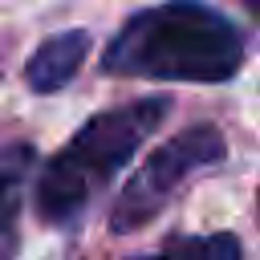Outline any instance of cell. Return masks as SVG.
I'll list each match as a JSON object with an SVG mask.
<instances>
[{
    "mask_svg": "<svg viewBox=\"0 0 260 260\" xmlns=\"http://www.w3.org/2000/svg\"><path fill=\"white\" fill-rule=\"evenodd\" d=\"M248 57L244 32L203 0H167L134 12L102 53V69L154 81H228Z\"/></svg>",
    "mask_w": 260,
    "mask_h": 260,
    "instance_id": "6da1fadb",
    "label": "cell"
},
{
    "mask_svg": "<svg viewBox=\"0 0 260 260\" xmlns=\"http://www.w3.org/2000/svg\"><path fill=\"white\" fill-rule=\"evenodd\" d=\"M171 98H138L114 110L93 114L41 171L37 179V215L49 228H73L89 203L110 187V179L134 158V150L162 126Z\"/></svg>",
    "mask_w": 260,
    "mask_h": 260,
    "instance_id": "7a4b0ae2",
    "label": "cell"
},
{
    "mask_svg": "<svg viewBox=\"0 0 260 260\" xmlns=\"http://www.w3.org/2000/svg\"><path fill=\"white\" fill-rule=\"evenodd\" d=\"M228 154V142L215 126L199 122V126H187L179 130L175 138H167L134 175L130 183L118 191L114 207H110V232L118 236H130L138 228H146L171 199L175 191L195 175V171H207L215 162H223Z\"/></svg>",
    "mask_w": 260,
    "mask_h": 260,
    "instance_id": "3957f363",
    "label": "cell"
},
{
    "mask_svg": "<svg viewBox=\"0 0 260 260\" xmlns=\"http://www.w3.org/2000/svg\"><path fill=\"white\" fill-rule=\"evenodd\" d=\"M85 53H89V32L85 28H65V32H53L49 41L37 45V53L28 57L24 65V81L32 93H57L65 89L77 69L85 65Z\"/></svg>",
    "mask_w": 260,
    "mask_h": 260,
    "instance_id": "277c9868",
    "label": "cell"
},
{
    "mask_svg": "<svg viewBox=\"0 0 260 260\" xmlns=\"http://www.w3.org/2000/svg\"><path fill=\"white\" fill-rule=\"evenodd\" d=\"M32 162L37 150L28 142H12L0 150V260H16L20 252V199Z\"/></svg>",
    "mask_w": 260,
    "mask_h": 260,
    "instance_id": "5b68a950",
    "label": "cell"
},
{
    "mask_svg": "<svg viewBox=\"0 0 260 260\" xmlns=\"http://www.w3.org/2000/svg\"><path fill=\"white\" fill-rule=\"evenodd\" d=\"M146 260H240V240L232 232L215 236H167L158 256Z\"/></svg>",
    "mask_w": 260,
    "mask_h": 260,
    "instance_id": "8992f818",
    "label": "cell"
},
{
    "mask_svg": "<svg viewBox=\"0 0 260 260\" xmlns=\"http://www.w3.org/2000/svg\"><path fill=\"white\" fill-rule=\"evenodd\" d=\"M236 4H244V12H248L256 24H260V0H236Z\"/></svg>",
    "mask_w": 260,
    "mask_h": 260,
    "instance_id": "52a82bcc",
    "label": "cell"
}]
</instances>
